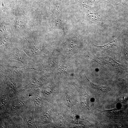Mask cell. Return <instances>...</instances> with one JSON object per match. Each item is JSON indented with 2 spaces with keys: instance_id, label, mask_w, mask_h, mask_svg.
I'll use <instances>...</instances> for the list:
<instances>
[{
  "instance_id": "cell-6",
  "label": "cell",
  "mask_w": 128,
  "mask_h": 128,
  "mask_svg": "<svg viewBox=\"0 0 128 128\" xmlns=\"http://www.w3.org/2000/svg\"><path fill=\"white\" fill-rule=\"evenodd\" d=\"M24 18V17L22 15H19L16 16L14 23L15 28L18 29L23 26L25 21Z\"/></svg>"
},
{
  "instance_id": "cell-4",
  "label": "cell",
  "mask_w": 128,
  "mask_h": 128,
  "mask_svg": "<svg viewBox=\"0 0 128 128\" xmlns=\"http://www.w3.org/2000/svg\"><path fill=\"white\" fill-rule=\"evenodd\" d=\"M86 78L88 85L93 89L104 92H108L111 90V89L108 87L93 83L90 81L87 77Z\"/></svg>"
},
{
  "instance_id": "cell-23",
  "label": "cell",
  "mask_w": 128,
  "mask_h": 128,
  "mask_svg": "<svg viewBox=\"0 0 128 128\" xmlns=\"http://www.w3.org/2000/svg\"><path fill=\"white\" fill-rule=\"evenodd\" d=\"M127 72L128 73V68L127 69Z\"/></svg>"
},
{
  "instance_id": "cell-17",
  "label": "cell",
  "mask_w": 128,
  "mask_h": 128,
  "mask_svg": "<svg viewBox=\"0 0 128 128\" xmlns=\"http://www.w3.org/2000/svg\"><path fill=\"white\" fill-rule=\"evenodd\" d=\"M66 105L68 106H71L73 104V102L72 99L69 96L66 97L65 101Z\"/></svg>"
},
{
  "instance_id": "cell-12",
  "label": "cell",
  "mask_w": 128,
  "mask_h": 128,
  "mask_svg": "<svg viewBox=\"0 0 128 128\" xmlns=\"http://www.w3.org/2000/svg\"><path fill=\"white\" fill-rule=\"evenodd\" d=\"M38 82L39 81L37 79H34L29 83L27 86L26 87V88H28L30 87H34L37 86Z\"/></svg>"
},
{
  "instance_id": "cell-3",
  "label": "cell",
  "mask_w": 128,
  "mask_h": 128,
  "mask_svg": "<svg viewBox=\"0 0 128 128\" xmlns=\"http://www.w3.org/2000/svg\"><path fill=\"white\" fill-rule=\"evenodd\" d=\"M98 59L99 62L110 68L118 69L122 66L121 64L109 57L100 58H98Z\"/></svg>"
},
{
  "instance_id": "cell-16",
  "label": "cell",
  "mask_w": 128,
  "mask_h": 128,
  "mask_svg": "<svg viewBox=\"0 0 128 128\" xmlns=\"http://www.w3.org/2000/svg\"><path fill=\"white\" fill-rule=\"evenodd\" d=\"M1 26L0 31L1 32H5L9 29V26L7 24L5 23H2Z\"/></svg>"
},
{
  "instance_id": "cell-10",
  "label": "cell",
  "mask_w": 128,
  "mask_h": 128,
  "mask_svg": "<svg viewBox=\"0 0 128 128\" xmlns=\"http://www.w3.org/2000/svg\"><path fill=\"white\" fill-rule=\"evenodd\" d=\"M26 122L29 128H35L36 127L33 120V116L31 115L27 116L25 118Z\"/></svg>"
},
{
  "instance_id": "cell-2",
  "label": "cell",
  "mask_w": 128,
  "mask_h": 128,
  "mask_svg": "<svg viewBox=\"0 0 128 128\" xmlns=\"http://www.w3.org/2000/svg\"><path fill=\"white\" fill-rule=\"evenodd\" d=\"M6 56L9 58L18 60L23 64H26L27 62V55L23 51L18 49H15Z\"/></svg>"
},
{
  "instance_id": "cell-13",
  "label": "cell",
  "mask_w": 128,
  "mask_h": 128,
  "mask_svg": "<svg viewBox=\"0 0 128 128\" xmlns=\"http://www.w3.org/2000/svg\"><path fill=\"white\" fill-rule=\"evenodd\" d=\"M10 40L5 37L2 39L0 41V45L1 46H6L10 42Z\"/></svg>"
},
{
  "instance_id": "cell-14",
  "label": "cell",
  "mask_w": 128,
  "mask_h": 128,
  "mask_svg": "<svg viewBox=\"0 0 128 128\" xmlns=\"http://www.w3.org/2000/svg\"><path fill=\"white\" fill-rule=\"evenodd\" d=\"M41 100L39 94H38L37 95H36L33 100L34 104L37 107L40 105Z\"/></svg>"
},
{
  "instance_id": "cell-7",
  "label": "cell",
  "mask_w": 128,
  "mask_h": 128,
  "mask_svg": "<svg viewBox=\"0 0 128 128\" xmlns=\"http://www.w3.org/2000/svg\"><path fill=\"white\" fill-rule=\"evenodd\" d=\"M8 67L17 74L20 76H21L23 72L24 71L32 69L31 68L26 66L20 67L10 66Z\"/></svg>"
},
{
  "instance_id": "cell-22",
  "label": "cell",
  "mask_w": 128,
  "mask_h": 128,
  "mask_svg": "<svg viewBox=\"0 0 128 128\" xmlns=\"http://www.w3.org/2000/svg\"><path fill=\"white\" fill-rule=\"evenodd\" d=\"M0 105L1 106L4 105L5 103V102L4 100H2L0 101Z\"/></svg>"
},
{
  "instance_id": "cell-11",
  "label": "cell",
  "mask_w": 128,
  "mask_h": 128,
  "mask_svg": "<svg viewBox=\"0 0 128 128\" xmlns=\"http://www.w3.org/2000/svg\"><path fill=\"white\" fill-rule=\"evenodd\" d=\"M57 64V62L55 59L51 58L49 59L48 62V66L49 68L52 69H54Z\"/></svg>"
},
{
  "instance_id": "cell-18",
  "label": "cell",
  "mask_w": 128,
  "mask_h": 128,
  "mask_svg": "<svg viewBox=\"0 0 128 128\" xmlns=\"http://www.w3.org/2000/svg\"><path fill=\"white\" fill-rule=\"evenodd\" d=\"M25 104V102L24 100H20L18 103L14 105L13 108L15 109L21 105H24Z\"/></svg>"
},
{
  "instance_id": "cell-9",
  "label": "cell",
  "mask_w": 128,
  "mask_h": 128,
  "mask_svg": "<svg viewBox=\"0 0 128 128\" xmlns=\"http://www.w3.org/2000/svg\"><path fill=\"white\" fill-rule=\"evenodd\" d=\"M28 41L29 43V49L32 54H36L40 52V48L37 44Z\"/></svg>"
},
{
  "instance_id": "cell-8",
  "label": "cell",
  "mask_w": 128,
  "mask_h": 128,
  "mask_svg": "<svg viewBox=\"0 0 128 128\" xmlns=\"http://www.w3.org/2000/svg\"><path fill=\"white\" fill-rule=\"evenodd\" d=\"M4 79L7 85L13 89L16 92L17 91V88L15 82L7 76H4Z\"/></svg>"
},
{
  "instance_id": "cell-15",
  "label": "cell",
  "mask_w": 128,
  "mask_h": 128,
  "mask_svg": "<svg viewBox=\"0 0 128 128\" xmlns=\"http://www.w3.org/2000/svg\"><path fill=\"white\" fill-rule=\"evenodd\" d=\"M59 70L60 73L66 74L68 71V67L65 65L59 66Z\"/></svg>"
},
{
  "instance_id": "cell-5",
  "label": "cell",
  "mask_w": 128,
  "mask_h": 128,
  "mask_svg": "<svg viewBox=\"0 0 128 128\" xmlns=\"http://www.w3.org/2000/svg\"><path fill=\"white\" fill-rule=\"evenodd\" d=\"M87 14L88 18L92 22L101 21H110L95 12H91L88 13Z\"/></svg>"
},
{
  "instance_id": "cell-19",
  "label": "cell",
  "mask_w": 128,
  "mask_h": 128,
  "mask_svg": "<svg viewBox=\"0 0 128 128\" xmlns=\"http://www.w3.org/2000/svg\"><path fill=\"white\" fill-rule=\"evenodd\" d=\"M123 54L125 59L128 62V48L126 46L124 47Z\"/></svg>"
},
{
  "instance_id": "cell-21",
  "label": "cell",
  "mask_w": 128,
  "mask_h": 128,
  "mask_svg": "<svg viewBox=\"0 0 128 128\" xmlns=\"http://www.w3.org/2000/svg\"><path fill=\"white\" fill-rule=\"evenodd\" d=\"M45 93L46 94H48L50 93L51 91L50 89L48 87L46 88L44 90Z\"/></svg>"
},
{
  "instance_id": "cell-20",
  "label": "cell",
  "mask_w": 128,
  "mask_h": 128,
  "mask_svg": "<svg viewBox=\"0 0 128 128\" xmlns=\"http://www.w3.org/2000/svg\"><path fill=\"white\" fill-rule=\"evenodd\" d=\"M104 112H106L109 114H118V110L116 109H113L110 110H105L103 111Z\"/></svg>"
},
{
  "instance_id": "cell-1",
  "label": "cell",
  "mask_w": 128,
  "mask_h": 128,
  "mask_svg": "<svg viewBox=\"0 0 128 128\" xmlns=\"http://www.w3.org/2000/svg\"><path fill=\"white\" fill-rule=\"evenodd\" d=\"M119 37L104 45L95 46L99 51L110 55L113 54L117 50Z\"/></svg>"
}]
</instances>
